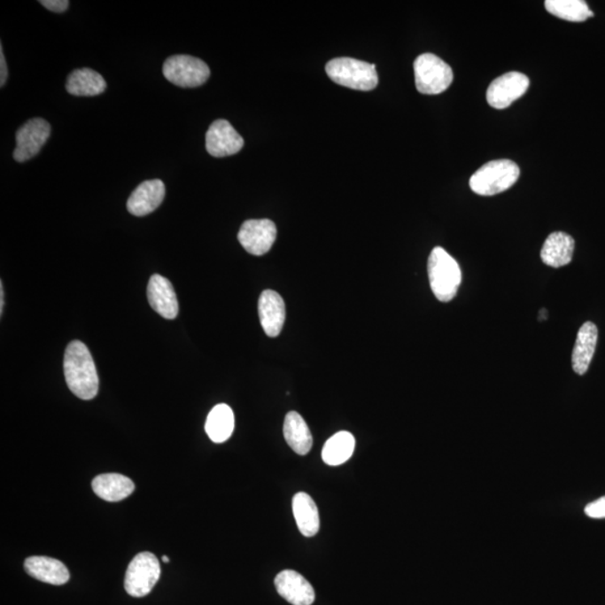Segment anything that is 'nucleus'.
Segmentation results:
<instances>
[{
	"label": "nucleus",
	"instance_id": "2",
	"mask_svg": "<svg viewBox=\"0 0 605 605\" xmlns=\"http://www.w3.org/2000/svg\"><path fill=\"white\" fill-rule=\"evenodd\" d=\"M429 278L435 298L450 302L458 294L462 273L458 261L441 247H435L429 258Z\"/></svg>",
	"mask_w": 605,
	"mask_h": 605
},
{
	"label": "nucleus",
	"instance_id": "11",
	"mask_svg": "<svg viewBox=\"0 0 605 605\" xmlns=\"http://www.w3.org/2000/svg\"><path fill=\"white\" fill-rule=\"evenodd\" d=\"M244 143V138L229 121L215 120L206 131V151L213 158H226L239 153Z\"/></svg>",
	"mask_w": 605,
	"mask_h": 605
},
{
	"label": "nucleus",
	"instance_id": "30",
	"mask_svg": "<svg viewBox=\"0 0 605 605\" xmlns=\"http://www.w3.org/2000/svg\"><path fill=\"white\" fill-rule=\"evenodd\" d=\"M546 319H547V311H546V310H541L540 315H539V320H540V321H543V320H546Z\"/></svg>",
	"mask_w": 605,
	"mask_h": 605
},
{
	"label": "nucleus",
	"instance_id": "25",
	"mask_svg": "<svg viewBox=\"0 0 605 605\" xmlns=\"http://www.w3.org/2000/svg\"><path fill=\"white\" fill-rule=\"evenodd\" d=\"M545 8L549 14L569 22H584L593 17V12L582 0H547Z\"/></svg>",
	"mask_w": 605,
	"mask_h": 605
},
{
	"label": "nucleus",
	"instance_id": "15",
	"mask_svg": "<svg viewBox=\"0 0 605 605\" xmlns=\"http://www.w3.org/2000/svg\"><path fill=\"white\" fill-rule=\"evenodd\" d=\"M165 185L163 181L150 180L139 184L133 193L130 194L127 209L136 217L154 213L164 201Z\"/></svg>",
	"mask_w": 605,
	"mask_h": 605
},
{
	"label": "nucleus",
	"instance_id": "10",
	"mask_svg": "<svg viewBox=\"0 0 605 605\" xmlns=\"http://www.w3.org/2000/svg\"><path fill=\"white\" fill-rule=\"evenodd\" d=\"M529 88L527 75L509 72L497 78L486 91V101L494 109H506L514 101L522 98Z\"/></svg>",
	"mask_w": 605,
	"mask_h": 605
},
{
	"label": "nucleus",
	"instance_id": "14",
	"mask_svg": "<svg viewBox=\"0 0 605 605\" xmlns=\"http://www.w3.org/2000/svg\"><path fill=\"white\" fill-rule=\"evenodd\" d=\"M258 313L264 332L269 337H278L286 319L285 302L282 296L275 291H262L258 303Z\"/></svg>",
	"mask_w": 605,
	"mask_h": 605
},
{
	"label": "nucleus",
	"instance_id": "26",
	"mask_svg": "<svg viewBox=\"0 0 605 605\" xmlns=\"http://www.w3.org/2000/svg\"><path fill=\"white\" fill-rule=\"evenodd\" d=\"M586 514L587 517L593 519L605 518V497L589 503L586 508Z\"/></svg>",
	"mask_w": 605,
	"mask_h": 605
},
{
	"label": "nucleus",
	"instance_id": "3",
	"mask_svg": "<svg viewBox=\"0 0 605 605\" xmlns=\"http://www.w3.org/2000/svg\"><path fill=\"white\" fill-rule=\"evenodd\" d=\"M519 176L520 168L513 160H491L471 176L469 188L477 196H496L509 190Z\"/></svg>",
	"mask_w": 605,
	"mask_h": 605
},
{
	"label": "nucleus",
	"instance_id": "4",
	"mask_svg": "<svg viewBox=\"0 0 605 605\" xmlns=\"http://www.w3.org/2000/svg\"><path fill=\"white\" fill-rule=\"evenodd\" d=\"M329 78L342 87L370 91L378 86L376 66L353 58H337L325 67Z\"/></svg>",
	"mask_w": 605,
	"mask_h": 605
},
{
	"label": "nucleus",
	"instance_id": "5",
	"mask_svg": "<svg viewBox=\"0 0 605 605\" xmlns=\"http://www.w3.org/2000/svg\"><path fill=\"white\" fill-rule=\"evenodd\" d=\"M415 82L423 95H439L453 82V71L442 58L431 53L420 55L414 62Z\"/></svg>",
	"mask_w": 605,
	"mask_h": 605
},
{
	"label": "nucleus",
	"instance_id": "16",
	"mask_svg": "<svg viewBox=\"0 0 605 605\" xmlns=\"http://www.w3.org/2000/svg\"><path fill=\"white\" fill-rule=\"evenodd\" d=\"M25 570L29 577L41 582L63 586L70 579V573L62 562L46 556H32L25 561Z\"/></svg>",
	"mask_w": 605,
	"mask_h": 605
},
{
	"label": "nucleus",
	"instance_id": "29",
	"mask_svg": "<svg viewBox=\"0 0 605 605\" xmlns=\"http://www.w3.org/2000/svg\"><path fill=\"white\" fill-rule=\"evenodd\" d=\"M4 294H5V291H4V285L3 282H0V314L3 315V311H4Z\"/></svg>",
	"mask_w": 605,
	"mask_h": 605
},
{
	"label": "nucleus",
	"instance_id": "12",
	"mask_svg": "<svg viewBox=\"0 0 605 605\" xmlns=\"http://www.w3.org/2000/svg\"><path fill=\"white\" fill-rule=\"evenodd\" d=\"M275 586L282 598L293 605H312L315 592L311 583L295 570H286L275 578Z\"/></svg>",
	"mask_w": 605,
	"mask_h": 605
},
{
	"label": "nucleus",
	"instance_id": "17",
	"mask_svg": "<svg viewBox=\"0 0 605 605\" xmlns=\"http://www.w3.org/2000/svg\"><path fill=\"white\" fill-rule=\"evenodd\" d=\"M574 247L575 241L572 237L562 231L554 232L546 239L541 248V260L549 268H562L572 261Z\"/></svg>",
	"mask_w": 605,
	"mask_h": 605
},
{
	"label": "nucleus",
	"instance_id": "7",
	"mask_svg": "<svg viewBox=\"0 0 605 605\" xmlns=\"http://www.w3.org/2000/svg\"><path fill=\"white\" fill-rule=\"evenodd\" d=\"M160 566L151 553H141L135 556L127 569L125 590L134 598H143L151 593L159 579Z\"/></svg>",
	"mask_w": 605,
	"mask_h": 605
},
{
	"label": "nucleus",
	"instance_id": "1",
	"mask_svg": "<svg viewBox=\"0 0 605 605\" xmlns=\"http://www.w3.org/2000/svg\"><path fill=\"white\" fill-rule=\"evenodd\" d=\"M63 368L67 387L78 399H95L99 391V376L86 345L81 341H72L66 346Z\"/></svg>",
	"mask_w": 605,
	"mask_h": 605
},
{
	"label": "nucleus",
	"instance_id": "28",
	"mask_svg": "<svg viewBox=\"0 0 605 605\" xmlns=\"http://www.w3.org/2000/svg\"><path fill=\"white\" fill-rule=\"evenodd\" d=\"M0 86L2 88L5 86L6 80L8 77V70H7V65H6V60H5V55H4V50H3V45L0 46Z\"/></svg>",
	"mask_w": 605,
	"mask_h": 605
},
{
	"label": "nucleus",
	"instance_id": "20",
	"mask_svg": "<svg viewBox=\"0 0 605 605\" xmlns=\"http://www.w3.org/2000/svg\"><path fill=\"white\" fill-rule=\"evenodd\" d=\"M66 91L75 97H95L105 91L107 83L98 72L82 67L71 72L66 81Z\"/></svg>",
	"mask_w": 605,
	"mask_h": 605
},
{
	"label": "nucleus",
	"instance_id": "13",
	"mask_svg": "<svg viewBox=\"0 0 605 605\" xmlns=\"http://www.w3.org/2000/svg\"><path fill=\"white\" fill-rule=\"evenodd\" d=\"M147 299L151 306L167 320H175L179 314V303L175 289L167 278L153 275L147 286Z\"/></svg>",
	"mask_w": 605,
	"mask_h": 605
},
{
	"label": "nucleus",
	"instance_id": "18",
	"mask_svg": "<svg viewBox=\"0 0 605 605\" xmlns=\"http://www.w3.org/2000/svg\"><path fill=\"white\" fill-rule=\"evenodd\" d=\"M598 342V328L592 322L584 323L578 333L572 354L573 369L583 376L589 370Z\"/></svg>",
	"mask_w": 605,
	"mask_h": 605
},
{
	"label": "nucleus",
	"instance_id": "9",
	"mask_svg": "<svg viewBox=\"0 0 605 605\" xmlns=\"http://www.w3.org/2000/svg\"><path fill=\"white\" fill-rule=\"evenodd\" d=\"M277 229L272 220H247L241 226L238 239L244 251L253 256H262L276 241Z\"/></svg>",
	"mask_w": 605,
	"mask_h": 605
},
{
	"label": "nucleus",
	"instance_id": "27",
	"mask_svg": "<svg viewBox=\"0 0 605 605\" xmlns=\"http://www.w3.org/2000/svg\"><path fill=\"white\" fill-rule=\"evenodd\" d=\"M41 5L48 8L49 11L54 12H63L69 8L70 3L67 0H42Z\"/></svg>",
	"mask_w": 605,
	"mask_h": 605
},
{
	"label": "nucleus",
	"instance_id": "23",
	"mask_svg": "<svg viewBox=\"0 0 605 605\" xmlns=\"http://www.w3.org/2000/svg\"><path fill=\"white\" fill-rule=\"evenodd\" d=\"M235 430V415L229 406L220 404L211 410L206 418V431L214 443L229 439Z\"/></svg>",
	"mask_w": 605,
	"mask_h": 605
},
{
	"label": "nucleus",
	"instance_id": "19",
	"mask_svg": "<svg viewBox=\"0 0 605 605\" xmlns=\"http://www.w3.org/2000/svg\"><path fill=\"white\" fill-rule=\"evenodd\" d=\"M92 489L97 496L108 502H118L128 498L134 493V482L118 473H105L92 481Z\"/></svg>",
	"mask_w": 605,
	"mask_h": 605
},
{
	"label": "nucleus",
	"instance_id": "21",
	"mask_svg": "<svg viewBox=\"0 0 605 605\" xmlns=\"http://www.w3.org/2000/svg\"><path fill=\"white\" fill-rule=\"evenodd\" d=\"M283 437L291 450L299 455H306L313 446L310 429L299 413L290 412L283 422Z\"/></svg>",
	"mask_w": 605,
	"mask_h": 605
},
{
	"label": "nucleus",
	"instance_id": "22",
	"mask_svg": "<svg viewBox=\"0 0 605 605\" xmlns=\"http://www.w3.org/2000/svg\"><path fill=\"white\" fill-rule=\"evenodd\" d=\"M293 513L300 534L313 537L320 531L319 509L314 500L306 493L295 494L293 499Z\"/></svg>",
	"mask_w": 605,
	"mask_h": 605
},
{
	"label": "nucleus",
	"instance_id": "6",
	"mask_svg": "<svg viewBox=\"0 0 605 605\" xmlns=\"http://www.w3.org/2000/svg\"><path fill=\"white\" fill-rule=\"evenodd\" d=\"M164 77L181 88L202 86L210 78V69L201 58L190 55H173L163 66Z\"/></svg>",
	"mask_w": 605,
	"mask_h": 605
},
{
	"label": "nucleus",
	"instance_id": "24",
	"mask_svg": "<svg viewBox=\"0 0 605 605\" xmlns=\"http://www.w3.org/2000/svg\"><path fill=\"white\" fill-rule=\"evenodd\" d=\"M355 448V438L349 431H338L329 438L323 447L324 463L337 467L346 462L353 456Z\"/></svg>",
	"mask_w": 605,
	"mask_h": 605
},
{
	"label": "nucleus",
	"instance_id": "8",
	"mask_svg": "<svg viewBox=\"0 0 605 605\" xmlns=\"http://www.w3.org/2000/svg\"><path fill=\"white\" fill-rule=\"evenodd\" d=\"M50 126L42 118H34L20 127L16 133V148L14 159L16 162H27L40 153L42 147L48 142Z\"/></svg>",
	"mask_w": 605,
	"mask_h": 605
},
{
	"label": "nucleus",
	"instance_id": "31",
	"mask_svg": "<svg viewBox=\"0 0 605 605\" xmlns=\"http://www.w3.org/2000/svg\"><path fill=\"white\" fill-rule=\"evenodd\" d=\"M162 560H163L164 562H169V558H168L167 556H163Z\"/></svg>",
	"mask_w": 605,
	"mask_h": 605
}]
</instances>
